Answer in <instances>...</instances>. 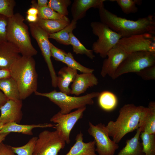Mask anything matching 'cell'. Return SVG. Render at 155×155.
<instances>
[{
    "mask_svg": "<svg viewBox=\"0 0 155 155\" xmlns=\"http://www.w3.org/2000/svg\"><path fill=\"white\" fill-rule=\"evenodd\" d=\"M98 10L101 22L106 24L121 38L145 33L155 34V19L153 15L134 21L118 16L106 9L104 5Z\"/></svg>",
    "mask_w": 155,
    "mask_h": 155,
    "instance_id": "6da1fadb",
    "label": "cell"
},
{
    "mask_svg": "<svg viewBox=\"0 0 155 155\" xmlns=\"http://www.w3.org/2000/svg\"><path fill=\"white\" fill-rule=\"evenodd\" d=\"M32 57L20 56L9 69L11 77L16 82L20 99L24 100L36 91L38 75Z\"/></svg>",
    "mask_w": 155,
    "mask_h": 155,
    "instance_id": "7a4b0ae2",
    "label": "cell"
},
{
    "mask_svg": "<svg viewBox=\"0 0 155 155\" xmlns=\"http://www.w3.org/2000/svg\"><path fill=\"white\" fill-rule=\"evenodd\" d=\"M147 109V107L133 104L124 105L120 109L116 120L109 121L106 126L109 136L116 143H119L127 134L139 128L140 119Z\"/></svg>",
    "mask_w": 155,
    "mask_h": 155,
    "instance_id": "3957f363",
    "label": "cell"
},
{
    "mask_svg": "<svg viewBox=\"0 0 155 155\" xmlns=\"http://www.w3.org/2000/svg\"><path fill=\"white\" fill-rule=\"evenodd\" d=\"M24 17L20 13L8 18L7 28V41L18 49L22 56L32 57L38 52L31 42L28 26L24 22Z\"/></svg>",
    "mask_w": 155,
    "mask_h": 155,
    "instance_id": "277c9868",
    "label": "cell"
},
{
    "mask_svg": "<svg viewBox=\"0 0 155 155\" xmlns=\"http://www.w3.org/2000/svg\"><path fill=\"white\" fill-rule=\"evenodd\" d=\"M35 95L45 97L58 106L60 108L59 111L61 114H65L71 112L74 109H79L87 105H92L93 98L98 97L100 93L93 92L82 96H71L61 92L54 90L48 93H41L37 91Z\"/></svg>",
    "mask_w": 155,
    "mask_h": 155,
    "instance_id": "5b68a950",
    "label": "cell"
},
{
    "mask_svg": "<svg viewBox=\"0 0 155 155\" xmlns=\"http://www.w3.org/2000/svg\"><path fill=\"white\" fill-rule=\"evenodd\" d=\"M90 25L93 34L98 38L92 44V50L94 52L99 54L101 57L105 58L108 52L117 44L121 37L101 22H92Z\"/></svg>",
    "mask_w": 155,
    "mask_h": 155,
    "instance_id": "8992f818",
    "label": "cell"
},
{
    "mask_svg": "<svg viewBox=\"0 0 155 155\" xmlns=\"http://www.w3.org/2000/svg\"><path fill=\"white\" fill-rule=\"evenodd\" d=\"M154 65H155V53L140 51L131 53L119 65L112 79H115L125 73H136Z\"/></svg>",
    "mask_w": 155,
    "mask_h": 155,
    "instance_id": "52a82bcc",
    "label": "cell"
},
{
    "mask_svg": "<svg viewBox=\"0 0 155 155\" xmlns=\"http://www.w3.org/2000/svg\"><path fill=\"white\" fill-rule=\"evenodd\" d=\"M65 142L57 130H45L38 135L32 155H58Z\"/></svg>",
    "mask_w": 155,
    "mask_h": 155,
    "instance_id": "ba28073f",
    "label": "cell"
},
{
    "mask_svg": "<svg viewBox=\"0 0 155 155\" xmlns=\"http://www.w3.org/2000/svg\"><path fill=\"white\" fill-rule=\"evenodd\" d=\"M89 134L94 138L95 151L99 155H114L119 146L109 137L108 132L104 124L100 123L95 125L89 122Z\"/></svg>",
    "mask_w": 155,
    "mask_h": 155,
    "instance_id": "9c48e42d",
    "label": "cell"
},
{
    "mask_svg": "<svg viewBox=\"0 0 155 155\" xmlns=\"http://www.w3.org/2000/svg\"><path fill=\"white\" fill-rule=\"evenodd\" d=\"M117 44L129 54L140 51L155 53V34L145 33L121 38Z\"/></svg>",
    "mask_w": 155,
    "mask_h": 155,
    "instance_id": "30bf717a",
    "label": "cell"
},
{
    "mask_svg": "<svg viewBox=\"0 0 155 155\" xmlns=\"http://www.w3.org/2000/svg\"><path fill=\"white\" fill-rule=\"evenodd\" d=\"M32 36L36 40L49 69L53 87L57 86V77L51 59L49 34L35 23H29Z\"/></svg>",
    "mask_w": 155,
    "mask_h": 155,
    "instance_id": "8fae6325",
    "label": "cell"
},
{
    "mask_svg": "<svg viewBox=\"0 0 155 155\" xmlns=\"http://www.w3.org/2000/svg\"><path fill=\"white\" fill-rule=\"evenodd\" d=\"M86 107L65 114L59 112L54 115L50 119L51 122L57 123L55 128L58 131L64 139L65 142H70V135L71 131L78 121L82 118Z\"/></svg>",
    "mask_w": 155,
    "mask_h": 155,
    "instance_id": "7c38bea8",
    "label": "cell"
},
{
    "mask_svg": "<svg viewBox=\"0 0 155 155\" xmlns=\"http://www.w3.org/2000/svg\"><path fill=\"white\" fill-rule=\"evenodd\" d=\"M129 54L117 44L108 52L107 58L104 60L101 75L103 77L108 75L112 79L118 68Z\"/></svg>",
    "mask_w": 155,
    "mask_h": 155,
    "instance_id": "4fadbf2b",
    "label": "cell"
},
{
    "mask_svg": "<svg viewBox=\"0 0 155 155\" xmlns=\"http://www.w3.org/2000/svg\"><path fill=\"white\" fill-rule=\"evenodd\" d=\"M22 100H8L0 108V123H20L22 118Z\"/></svg>",
    "mask_w": 155,
    "mask_h": 155,
    "instance_id": "5bb4252c",
    "label": "cell"
},
{
    "mask_svg": "<svg viewBox=\"0 0 155 155\" xmlns=\"http://www.w3.org/2000/svg\"><path fill=\"white\" fill-rule=\"evenodd\" d=\"M17 47L7 41L0 44V69L9 70L20 56Z\"/></svg>",
    "mask_w": 155,
    "mask_h": 155,
    "instance_id": "9a60e30c",
    "label": "cell"
},
{
    "mask_svg": "<svg viewBox=\"0 0 155 155\" xmlns=\"http://www.w3.org/2000/svg\"><path fill=\"white\" fill-rule=\"evenodd\" d=\"M98 83V79L93 73H78L71 85V94L78 96Z\"/></svg>",
    "mask_w": 155,
    "mask_h": 155,
    "instance_id": "2e32d148",
    "label": "cell"
},
{
    "mask_svg": "<svg viewBox=\"0 0 155 155\" xmlns=\"http://www.w3.org/2000/svg\"><path fill=\"white\" fill-rule=\"evenodd\" d=\"M105 0H74L71 11L73 20L76 21L86 16L87 11L91 8L99 9L104 5Z\"/></svg>",
    "mask_w": 155,
    "mask_h": 155,
    "instance_id": "e0dca14e",
    "label": "cell"
},
{
    "mask_svg": "<svg viewBox=\"0 0 155 155\" xmlns=\"http://www.w3.org/2000/svg\"><path fill=\"white\" fill-rule=\"evenodd\" d=\"M56 124L51 123L39 124H38L21 125L15 122L9 123L4 124L0 130V134L10 133L11 132L21 133L32 135H33L32 129L36 128L52 127L55 128Z\"/></svg>",
    "mask_w": 155,
    "mask_h": 155,
    "instance_id": "ac0fdd59",
    "label": "cell"
},
{
    "mask_svg": "<svg viewBox=\"0 0 155 155\" xmlns=\"http://www.w3.org/2000/svg\"><path fill=\"white\" fill-rule=\"evenodd\" d=\"M77 74V70L67 66L60 69L57 77V87L61 92L68 95L71 94V89L69 86L73 82Z\"/></svg>",
    "mask_w": 155,
    "mask_h": 155,
    "instance_id": "d6986e66",
    "label": "cell"
},
{
    "mask_svg": "<svg viewBox=\"0 0 155 155\" xmlns=\"http://www.w3.org/2000/svg\"><path fill=\"white\" fill-rule=\"evenodd\" d=\"M75 140V143L65 155H97L95 153L94 140L88 143L84 142L81 132L77 135Z\"/></svg>",
    "mask_w": 155,
    "mask_h": 155,
    "instance_id": "ffe728a7",
    "label": "cell"
},
{
    "mask_svg": "<svg viewBox=\"0 0 155 155\" xmlns=\"http://www.w3.org/2000/svg\"><path fill=\"white\" fill-rule=\"evenodd\" d=\"M138 127L141 132L155 134V102H150L146 111L141 116Z\"/></svg>",
    "mask_w": 155,
    "mask_h": 155,
    "instance_id": "44dd1931",
    "label": "cell"
},
{
    "mask_svg": "<svg viewBox=\"0 0 155 155\" xmlns=\"http://www.w3.org/2000/svg\"><path fill=\"white\" fill-rule=\"evenodd\" d=\"M141 132V129L138 128L134 136L126 140L125 146L117 155H145L142 143L140 141Z\"/></svg>",
    "mask_w": 155,
    "mask_h": 155,
    "instance_id": "7402d4cb",
    "label": "cell"
},
{
    "mask_svg": "<svg viewBox=\"0 0 155 155\" xmlns=\"http://www.w3.org/2000/svg\"><path fill=\"white\" fill-rule=\"evenodd\" d=\"M70 23V20H47L38 18L35 23L49 34L59 31Z\"/></svg>",
    "mask_w": 155,
    "mask_h": 155,
    "instance_id": "603a6c76",
    "label": "cell"
},
{
    "mask_svg": "<svg viewBox=\"0 0 155 155\" xmlns=\"http://www.w3.org/2000/svg\"><path fill=\"white\" fill-rule=\"evenodd\" d=\"M0 90L9 100H20L18 86L11 77L0 79Z\"/></svg>",
    "mask_w": 155,
    "mask_h": 155,
    "instance_id": "cb8c5ba5",
    "label": "cell"
},
{
    "mask_svg": "<svg viewBox=\"0 0 155 155\" xmlns=\"http://www.w3.org/2000/svg\"><path fill=\"white\" fill-rule=\"evenodd\" d=\"M77 21L72 20L70 23L59 31L49 34V38L54 39L59 43L68 45H70V34L77 27Z\"/></svg>",
    "mask_w": 155,
    "mask_h": 155,
    "instance_id": "d4e9b609",
    "label": "cell"
},
{
    "mask_svg": "<svg viewBox=\"0 0 155 155\" xmlns=\"http://www.w3.org/2000/svg\"><path fill=\"white\" fill-rule=\"evenodd\" d=\"M31 7H34L38 11V18L44 19L69 20L67 16L61 15L52 10L48 6L40 7L38 6L37 2L35 0L31 2Z\"/></svg>",
    "mask_w": 155,
    "mask_h": 155,
    "instance_id": "484cf974",
    "label": "cell"
},
{
    "mask_svg": "<svg viewBox=\"0 0 155 155\" xmlns=\"http://www.w3.org/2000/svg\"><path fill=\"white\" fill-rule=\"evenodd\" d=\"M99 106L103 109L110 111L114 109L117 103V99L113 93L108 91H104L100 93L98 96Z\"/></svg>",
    "mask_w": 155,
    "mask_h": 155,
    "instance_id": "4316f807",
    "label": "cell"
},
{
    "mask_svg": "<svg viewBox=\"0 0 155 155\" xmlns=\"http://www.w3.org/2000/svg\"><path fill=\"white\" fill-rule=\"evenodd\" d=\"M140 137L145 155H155V134L141 132Z\"/></svg>",
    "mask_w": 155,
    "mask_h": 155,
    "instance_id": "83f0119b",
    "label": "cell"
},
{
    "mask_svg": "<svg viewBox=\"0 0 155 155\" xmlns=\"http://www.w3.org/2000/svg\"><path fill=\"white\" fill-rule=\"evenodd\" d=\"M70 45L72 46L73 52L77 54L85 55L91 59L95 57L92 49H86L74 35L73 32L70 35Z\"/></svg>",
    "mask_w": 155,
    "mask_h": 155,
    "instance_id": "f1b7e54d",
    "label": "cell"
},
{
    "mask_svg": "<svg viewBox=\"0 0 155 155\" xmlns=\"http://www.w3.org/2000/svg\"><path fill=\"white\" fill-rule=\"evenodd\" d=\"M71 3L70 0H50L48 6L60 14L66 16L69 14L67 8Z\"/></svg>",
    "mask_w": 155,
    "mask_h": 155,
    "instance_id": "f546056e",
    "label": "cell"
},
{
    "mask_svg": "<svg viewBox=\"0 0 155 155\" xmlns=\"http://www.w3.org/2000/svg\"><path fill=\"white\" fill-rule=\"evenodd\" d=\"M116 2L123 12L126 14L135 13L138 11L136 5H140L142 1L139 0H116Z\"/></svg>",
    "mask_w": 155,
    "mask_h": 155,
    "instance_id": "4dcf8cb0",
    "label": "cell"
},
{
    "mask_svg": "<svg viewBox=\"0 0 155 155\" xmlns=\"http://www.w3.org/2000/svg\"><path fill=\"white\" fill-rule=\"evenodd\" d=\"M64 63L67 67L73 69L78 70L82 73H92L94 71L93 69L83 66L76 61L70 52L67 53L65 58Z\"/></svg>",
    "mask_w": 155,
    "mask_h": 155,
    "instance_id": "1f68e13d",
    "label": "cell"
},
{
    "mask_svg": "<svg viewBox=\"0 0 155 155\" xmlns=\"http://www.w3.org/2000/svg\"><path fill=\"white\" fill-rule=\"evenodd\" d=\"M38 137H33L25 145L19 147L11 146L13 152L18 155H32Z\"/></svg>",
    "mask_w": 155,
    "mask_h": 155,
    "instance_id": "d6a6232c",
    "label": "cell"
},
{
    "mask_svg": "<svg viewBox=\"0 0 155 155\" xmlns=\"http://www.w3.org/2000/svg\"><path fill=\"white\" fill-rule=\"evenodd\" d=\"M16 4L14 0H0V14L8 18L12 17Z\"/></svg>",
    "mask_w": 155,
    "mask_h": 155,
    "instance_id": "836d02e7",
    "label": "cell"
},
{
    "mask_svg": "<svg viewBox=\"0 0 155 155\" xmlns=\"http://www.w3.org/2000/svg\"><path fill=\"white\" fill-rule=\"evenodd\" d=\"M144 80H155V65L146 67L136 73Z\"/></svg>",
    "mask_w": 155,
    "mask_h": 155,
    "instance_id": "e575fe53",
    "label": "cell"
},
{
    "mask_svg": "<svg viewBox=\"0 0 155 155\" xmlns=\"http://www.w3.org/2000/svg\"><path fill=\"white\" fill-rule=\"evenodd\" d=\"M8 18L0 14V44L8 41L7 28Z\"/></svg>",
    "mask_w": 155,
    "mask_h": 155,
    "instance_id": "d590c367",
    "label": "cell"
},
{
    "mask_svg": "<svg viewBox=\"0 0 155 155\" xmlns=\"http://www.w3.org/2000/svg\"><path fill=\"white\" fill-rule=\"evenodd\" d=\"M49 44L51 57H53L56 61L64 63L65 58L67 53L64 51L58 48L50 42Z\"/></svg>",
    "mask_w": 155,
    "mask_h": 155,
    "instance_id": "8d00e7d4",
    "label": "cell"
},
{
    "mask_svg": "<svg viewBox=\"0 0 155 155\" xmlns=\"http://www.w3.org/2000/svg\"><path fill=\"white\" fill-rule=\"evenodd\" d=\"M0 155H16L11 146L2 142L0 144Z\"/></svg>",
    "mask_w": 155,
    "mask_h": 155,
    "instance_id": "74e56055",
    "label": "cell"
},
{
    "mask_svg": "<svg viewBox=\"0 0 155 155\" xmlns=\"http://www.w3.org/2000/svg\"><path fill=\"white\" fill-rule=\"evenodd\" d=\"M10 77L9 70L0 69V79Z\"/></svg>",
    "mask_w": 155,
    "mask_h": 155,
    "instance_id": "f35d334b",
    "label": "cell"
},
{
    "mask_svg": "<svg viewBox=\"0 0 155 155\" xmlns=\"http://www.w3.org/2000/svg\"><path fill=\"white\" fill-rule=\"evenodd\" d=\"M9 99L0 90V108L3 106Z\"/></svg>",
    "mask_w": 155,
    "mask_h": 155,
    "instance_id": "ab89813d",
    "label": "cell"
},
{
    "mask_svg": "<svg viewBox=\"0 0 155 155\" xmlns=\"http://www.w3.org/2000/svg\"><path fill=\"white\" fill-rule=\"evenodd\" d=\"M38 16L27 15L26 17V20L30 23H35L38 19Z\"/></svg>",
    "mask_w": 155,
    "mask_h": 155,
    "instance_id": "60d3db41",
    "label": "cell"
},
{
    "mask_svg": "<svg viewBox=\"0 0 155 155\" xmlns=\"http://www.w3.org/2000/svg\"><path fill=\"white\" fill-rule=\"evenodd\" d=\"M27 15L38 16V11L36 8L31 7L27 11Z\"/></svg>",
    "mask_w": 155,
    "mask_h": 155,
    "instance_id": "b9f144b4",
    "label": "cell"
},
{
    "mask_svg": "<svg viewBox=\"0 0 155 155\" xmlns=\"http://www.w3.org/2000/svg\"><path fill=\"white\" fill-rule=\"evenodd\" d=\"M49 2L48 0H38L37 5L40 7H46L48 6Z\"/></svg>",
    "mask_w": 155,
    "mask_h": 155,
    "instance_id": "7bdbcfd3",
    "label": "cell"
},
{
    "mask_svg": "<svg viewBox=\"0 0 155 155\" xmlns=\"http://www.w3.org/2000/svg\"><path fill=\"white\" fill-rule=\"evenodd\" d=\"M10 133H5L0 134V144L4 140L6 136Z\"/></svg>",
    "mask_w": 155,
    "mask_h": 155,
    "instance_id": "ee69618b",
    "label": "cell"
},
{
    "mask_svg": "<svg viewBox=\"0 0 155 155\" xmlns=\"http://www.w3.org/2000/svg\"><path fill=\"white\" fill-rule=\"evenodd\" d=\"M4 124L2 123H0V130L2 128Z\"/></svg>",
    "mask_w": 155,
    "mask_h": 155,
    "instance_id": "f6af8a7d",
    "label": "cell"
}]
</instances>
